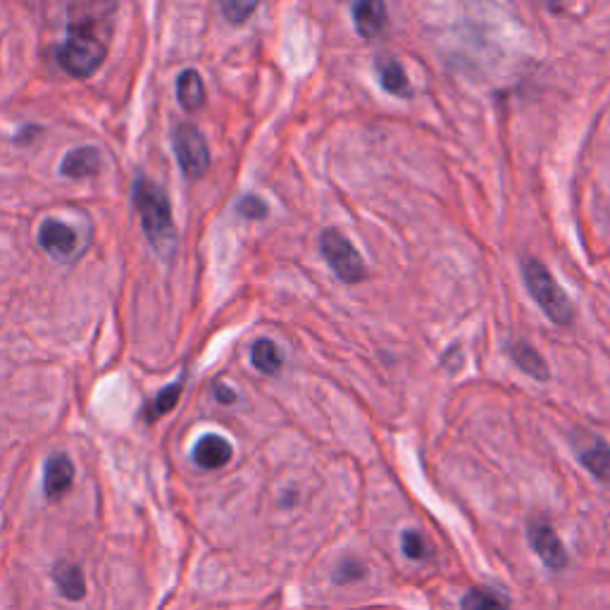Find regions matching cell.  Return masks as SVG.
I'll return each instance as SVG.
<instances>
[{"label": "cell", "instance_id": "e0dca14e", "mask_svg": "<svg viewBox=\"0 0 610 610\" xmlns=\"http://www.w3.org/2000/svg\"><path fill=\"white\" fill-rule=\"evenodd\" d=\"M182 389H184L182 382H174V384H170V387H165L163 391H158V394L148 401L146 410H143V417H146L148 422H158L160 417L167 415L174 406H177L179 396H182Z\"/></svg>", "mask_w": 610, "mask_h": 610}, {"label": "cell", "instance_id": "5b68a950", "mask_svg": "<svg viewBox=\"0 0 610 610\" xmlns=\"http://www.w3.org/2000/svg\"><path fill=\"white\" fill-rule=\"evenodd\" d=\"M172 148L177 155V163L189 179H198L208 172L210 151L201 129L194 124H179L172 134Z\"/></svg>", "mask_w": 610, "mask_h": 610}, {"label": "cell", "instance_id": "d6986e66", "mask_svg": "<svg viewBox=\"0 0 610 610\" xmlns=\"http://www.w3.org/2000/svg\"><path fill=\"white\" fill-rule=\"evenodd\" d=\"M463 610H508V603L491 589H472L465 594Z\"/></svg>", "mask_w": 610, "mask_h": 610}, {"label": "cell", "instance_id": "7a4b0ae2", "mask_svg": "<svg viewBox=\"0 0 610 610\" xmlns=\"http://www.w3.org/2000/svg\"><path fill=\"white\" fill-rule=\"evenodd\" d=\"M132 191L136 213H139L148 244L155 248L160 258L170 260L174 248H177V229H174L172 205L167 201L165 191L143 177L136 179Z\"/></svg>", "mask_w": 610, "mask_h": 610}, {"label": "cell", "instance_id": "5bb4252c", "mask_svg": "<svg viewBox=\"0 0 610 610\" xmlns=\"http://www.w3.org/2000/svg\"><path fill=\"white\" fill-rule=\"evenodd\" d=\"M53 580L55 587L65 599L79 601L84 599L86 594V582H84V572L72 563H58L53 570Z\"/></svg>", "mask_w": 610, "mask_h": 610}, {"label": "cell", "instance_id": "9c48e42d", "mask_svg": "<svg viewBox=\"0 0 610 610\" xmlns=\"http://www.w3.org/2000/svg\"><path fill=\"white\" fill-rule=\"evenodd\" d=\"M234 456V448L224 437L205 434L194 446V463L203 470H220Z\"/></svg>", "mask_w": 610, "mask_h": 610}, {"label": "cell", "instance_id": "3957f363", "mask_svg": "<svg viewBox=\"0 0 610 610\" xmlns=\"http://www.w3.org/2000/svg\"><path fill=\"white\" fill-rule=\"evenodd\" d=\"M522 275H525L529 294L539 303V308L549 315V320L560 327L572 325V320H575V308H572L568 294H565L556 279H553L549 267L539 263V260L529 258L525 260V265H522Z\"/></svg>", "mask_w": 610, "mask_h": 610}, {"label": "cell", "instance_id": "4fadbf2b", "mask_svg": "<svg viewBox=\"0 0 610 610\" xmlns=\"http://www.w3.org/2000/svg\"><path fill=\"white\" fill-rule=\"evenodd\" d=\"M353 20H356L358 34L372 39L387 27V8L382 3H358L353 8Z\"/></svg>", "mask_w": 610, "mask_h": 610}, {"label": "cell", "instance_id": "277c9868", "mask_svg": "<svg viewBox=\"0 0 610 610\" xmlns=\"http://www.w3.org/2000/svg\"><path fill=\"white\" fill-rule=\"evenodd\" d=\"M320 251L325 255V260L332 265L336 277L346 284H358L367 277L365 263L360 258V253L353 248L351 241L344 234L336 232V229H325L320 236Z\"/></svg>", "mask_w": 610, "mask_h": 610}, {"label": "cell", "instance_id": "44dd1931", "mask_svg": "<svg viewBox=\"0 0 610 610\" xmlns=\"http://www.w3.org/2000/svg\"><path fill=\"white\" fill-rule=\"evenodd\" d=\"M222 12L232 24H241L248 20L251 12H255V3H222Z\"/></svg>", "mask_w": 610, "mask_h": 610}, {"label": "cell", "instance_id": "ba28073f", "mask_svg": "<svg viewBox=\"0 0 610 610\" xmlns=\"http://www.w3.org/2000/svg\"><path fill=\"white\" fill-rule=\"evenodd\" d=\"M529 541H532V549L539 553V558L544 560L549 568L558 570L568 563L563 544H560L556 529H553L549 522H532V525H529Z\"/></svg>", "mask_w": 610, "mask_h": 610}, {"label": "cell", "instance_id": "8992f818", "mask_svg": "<svg viewBox=\"0 0 610 610\" xmlns=\"http://www.w3.org/2000/svg\"><path fill=\"white\" fill-rule=\"evenodd\" d=\"M39 246L46 251L55 263L70 265L77 263L82 255V246H79V234L74 232L70 224L60 220H43L39 227Z\"/></svg>", "mask_w": 610, "mask_h": 610}, {"label": "cell", "instance_id": "9a60e30c", "mask_svg": "<svg viewBox=\"0 0 610 610\" xmlns=\"http://www.w3.org/2000/svg\"><path fill=\"white\" fill-rule=\"evenodd\" d=\"M177 98H179V105H182V108L189 110V112L203 108L205 86H203L201 74H198L196 70H184L182 74H179Z\"/></svg>", "mask_w": 610, "mask_h": 610}, {"label": "cell", "instance_id": "ffe728a7", "mask_svg": "<svg viewBox=\"0 0 610 610\" xmlns=\"http://www.w3.org/2000/svg\"><path fill=\"white\" fill-rule=\"evenodd\" d=\"M239 213L248 220H263L267 215V205L258 196H246L239 201Z\"/></svg>", "mask_w": 610, "mask_h": 610}, {"label": "cell", "instance_id": "52a82bcc", "mask_svg": "<svg viewBox=\"0 0 610 610\" xmlns=\"http://www.w3.org/2000/svg\"><path fill=\"white\" fill-rule=\"evenodd\" d=\"M570 444L575 448L577 458H580L584 468L596 479L610 484V446L606 441L587 432V429H575L570 434Z\"/></svg>", "mask_w": 610, "mask_h": 610}, {"label": "cell", "instance_id": "30bf717a", "mask_svg": "<svg viewBox=\"0 0 610 610\" xmlns=\"http://www.w3.org/2000/svg\"><path fill=\"white\" fill-rule=\"evenodd\" d=\"M74 482V465L67 456H51L43 470V489L48 499H60L65 491H70Z\"/></svg>", "mask_w": 610, "mask_h": 610}, {"label": "cell", "instance_id": "7402d4cb", "mask_svg": "<svg viewBox=\"0 0 610 610\" xmlns=\"http://www.w3.org/2000/svg\"><path fill=\"white\" fill-rule=\"evenodd\" d=\"M403 551H406V556L413 560L425 558L427 544H425V539H422V534H417V532L403 534Z\"/></svg>", "mask_w": 610, "mask_h": 610}, {"label": "cell", "instance_id": "2e32d148", "mask_svg": "<svg viewBox=\"0 0 610 610\" xmlns=\"http://www.w3.org/2000/svg\"><path fill=\"white\" fill-rule=\"evenodd\" d=\"M510 358L515 360V365H518L525 375L534 377L537 382H546V379H549V365H546V360L539 356L537 348L525 344V341H520V344L510 348Z\"/></svg>", "mask_w": 610, "mask_h": 610}, {"label": "cell", "instance_id": "6da1fadb", "mask_svg": "<svg viewBox=\"0 0 610 610\" xmlns=\"http://www.w3.org/2000/svg\"><path fill=\"white\" fill-rule=\"evenodd\" d=\"M103 8L101 5L70 8L67 39L60 43L55 55H58V65L67 74H72V77H91L103 65L105 55H108L110 20L98 15Z\"/></svg>", "mask_w": 610, "mask_h": 610}, {"label": "cell", "instance_id": "ac0fdd59", "mask_svg": "<svg viewBox=\"0 0 610 610\" xmlns=\"http://www.w3.org/2000/svg\"><path fill=\"white\" fill-rule=\"evenodd\" d=\"M251 363L263 375H277L279 367H282V356L270 339H260L251 348Z\"/></svg>", "mask_w": 610, "mask_h": 610}, {"label": "cell", "instance_id": "8fae6325", "mask_svg": "<svg viewBox=\"0 0 610 610\" xmlns=\"http://www.w3.org/2000/svg\"><path fill=\"white\" fill-rule=\"evenodd\" d=\"M98 170H101V151L91 146L74 148L62 158L60 172L70 179H86L93 177Z\"/></svg>", "mask_w": 610, "mask_h": 610}, {"label": "cell", "instance_id": "7c38bea8", "mask_svg": "<svg viewBox=\"0 0 610 610\" xmlns=\"http://www.w3.org/2000/svg\"><path fill=\"white\" fill-rule=\"evenodd\" d=\"M377 77L379 82H382L384 89L389 93H394L398 98H408L410 96V84L406 77V70H403V65L396 58H391V55H379L377 62Z\"/></svg>", "mask_w": 610, "mask_h": 610}, {"label": "cell", "instance_id": "603a6c76", "mask_svg": "<svg viewBox=\"0 0 610 610\" xmlns=\"http://www.w3.org/2000/svg\"><path fill=\"white\" fill-rule=\"evenodd\" d=\"M215 391H217V396L222 398V403H234V394H232V391H227V389H224L222 384H220V387H217Z\"/></svg>", "mask_w": 610, "mask_h": 610}]
</instances>
